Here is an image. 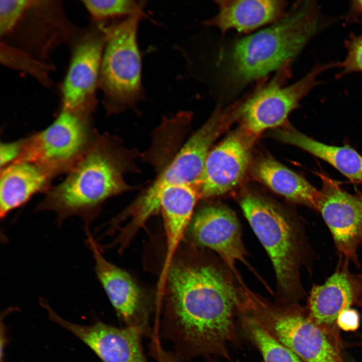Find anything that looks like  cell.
Segmentation results:
<instances>
[{"label": "cell", "mask_w": 362, "mask_h": 362, "mask_svg": "<svg viewBox=\"0 0 362 362\" xmlns=\"http://www.w3.org/2000/svg\"><path fill=\"white\" fill-rule=\"evenodd\" d=\"M98 133L91 113L62 107L49 126L26 137L23 151L15 162H34L54 178L73 167Z\"/></svg>", "instance_id": "obj_7"}, {"label": "cell", "mask_w": 362, "mask_h": 362, "mask_svg": "<svg viewBox=\"0 0 362 362\" xmlns=\"http://www.w3.org/2000/svg\"><path fill=\"white\" fill-rule=\"evenodd\" d=\"M86 234L97 277L118 315L126 327L149 334L150 313L140 289L129 273L104 257L89 230Z\"/></svg>", "instance_id": "obj_13"}, {"label": "cell", "mask_w": 362, "mask_h": 362, "mask_svg": "<svg viewBox=\"0 0 362 362\" xmlns=\"http://www.w3.org/2000/svg\"><path fill=\"white\" fill-rule=\"evenodd\" d=\"M336 324L338 327L344 330H356L359 325V317L357 311L350 308L343 311L338 315Z\"/></svg>", "instance_id": "obj_28"}, {"label": "cell", "mask_w": 362, "mask_h": 362, "mask_svg": "<svg viewBox=\"0 0 362 362\" xmlns=\"http://www.w3.org/2000/svg\"><path fill=\"white\" fill-rule=\"evenodd\" d=\"M275 135L327 162L348 179L362 180V155L351 147L325 144L290 126L278 130Z\"/></svg>", "instance_id": "obj_20"}, {"label": "cell", "mask_w": 362, "mask_h": 362, "mask_svg": "<svg viewBox=\"0 0 362 362\" xmlns=\"http://www.w3.org/2000/svg\"><path fill=\"white\" fill-rule=\"evenodd\" d=\"M188 229L197 244L216 252L237 280L242 281L236 262L251 267L245 258L239 221L231 209L221 205L204 206L193 216Z\"/></svg>", "instance_id": "obj_12"}, {"label": "cell", "mask_w": 362, "mask_h": 362, "mask_svg": "<svg viewBox=\"0 0 362 362\" xmlns=\"http://www.w3.org/2000/svg\"><path fill=\"white\" fill-rule=\"evenodd\" d=\"M199 198L195 187L187 185L170 186L160 195V209L164 220L166 246L165 260L158 284V291L163 290L168 270L188 229Z\"/></svg>", "instance_id": "obj_17"}, {"label": "cell", "mask_w": 362, "mask_h": 362, "mask_svg": "<svg viewBox=\"0 0 362 362\" xmlns=\"http://www.w3.org/2000/svg\"><path fill=\"white\" fill-rule=\"evenodd\" d=\"M0 216L5 218L15 209L25 204L35 195L46 194L54 178L34 162L13 163L1 169Z\"/></svg>", "instance_id": "obj_19"}, {"label": "cell", "mask_w": 362, "mask_h": 362, "mask_svg": "<svg viewBox=\"0 0 362 362\" xmlns=\"http://www.w3.org/2000/svg\"><path fill=\"white\" fill-rule=\"evenodd\" d=\"M219 11L204 24L218 28L222 33L235 29L251 32L264 25L275 23L286 14L287 4L275 0L216 1Z\"/></svg>", "instance_id": "obj_18"}, {"label": "cell", "mask_w": 362, "mask_h": 362, "mask_svg": "<svg viewBox=\"0 0 362 362\" xmlns=\"http://www.w3.org/2000/svg\"><path fill=\"white\" fill-rule=\"evenodd\" d=\"M88 12L96 19L126 16L128 17L143 12L144 1L130 0L83 1Z\"/></svg>", "instance_id": "obj_23"}, {"label": "cell", "mask_w": 362, "mask_h": 362, "mask_svg": "<svg viewBox=\"0 0 362 362\" xmlns=\"http://www.w3.org/2000/svg\"><path fill=\"white\" fill-rule=\"evenodd\" d=\"M338 61L318 63L300 80L287 86L291 64L284 65L267 83L257 88L234 109L242 126L258 136L264 130L284 124L300 101L318 84L324 71L338 67Z\"/></svg>", "instance_id": "obj_8"}, {"label": "cell", "mask_w": 362, "mask_h": 362, "mask_svg": "<svg viewBox=\"0 0 362 362\" xmlns=\"http://www.w3.org/2000/svg\"><path fill=\"white\" fill-rule=\"evenodd\" d=\"M314 1L297 2L270 27L241 39L228 56V83L238 90L291 64L309 41L327 24Z\"/></svg>", "instance_id": "obj_3"}, {"label": "cell", "mask_w": 362, "mask_h": 362, "mask_svg": "<svg viewBox=\"0 0 362 362\" xmlns=\"http://www.w3.org/2000/svg\"><path fill=\"white\" fill-rule=\"evenodd\" d=\"M248 334L260 350L265 362H304L261 327L242 318Z\"/></svg>", "instance_id": "obj_22"}, {"label": "cell", "mask_w": 362, "mask_h": 362, "mask_svg": "<svg viewBox=\"0 0 362 362\" xmlns=\"http://www.w3.org/2000/svg\"><path fill=\"white\" fill-rule=\"evenodd\" d=\"M318 175L322 186L316 210L329 228L340 257L358 266L357 249L362 244V195L348 193L324 173Z\"/></svg>", "instance_id": "obj_10"}, {"label": "cell", "mask_w": 362, "mask_h": 362, "mask_svg": "<svg viewBox=\"0 0 362 362\" xmlns=\"http://www.w3.org/2000/svg\"><path fill=\"white\" fill-rule=\"evenodd\" d=\"M134 157L116 137L98 133L64 180L50 188L35 211L54 212L59 225L78 216L89 228L106 200L130 190L124 175L134 169Z\"/></svg>", "instance_id": "obj_2"}, {"label": "cell", "mask_w": 362, "mask_h": 362, "mask_svg": "<svg viewBox=\"0 0 362 362\" xmlns=\"http://www.w3.org/2000/svg\"><path fill=\"white\" fill-rule=\"evenodd\" d=\"M167 284L164 336L185 358L211 354L227 356L228 345L237 338L234 314L244 283L216 263L172 262Z\"/></svg>", "instance_id": "obj_1"}, {"label": "cell", "mask_w": 362, "mask_h": 362, "mask_svg": "<svg viewBox=\"0 0 362 362\" xmlns=\"http://www.w3.org/2000/svg\"><path fill=\"white\" fill-rule=\"evenodd\" d=\"M346 55L344 59L339 62L340 69L337 78L355 72H362V33L351 34L345 42Z\"/></svg>", "instance_id": "obj_26"}, {"label": "cell", "mask_w": 362, "mask_h": 362, "mask_svg": "<svg viewBox=\"0 0 362 362\" xmlns=\"http://www.w3.org/2000/svg\"><path fill=\"white\" fill-rule=\"evenodd\" d=\"M349 262L340 257L334 273L323 284L313 286L309 298L310 318L338 337L336 321L339 314L352 305L362 304V276L351 273Z\"/></svg>", "instance_id": "obj_15"}, {"label": "cell", "mask_w": 362, "mask_h": 362, "mask_svg": "<svg viewBox=\"0 0 362 362\" xmlns=\"http://www.w3.org/2000/svg\"><path fill=\"white\" fill-rule=\"evenodd\" d=\"M105 35L85 37L76 46L62 87L63 108L91 113L96 106Z\"/></svg>", "instance_id": "obj_16"}, {"label": "cell", "mask_w": 362, "mask_h": 362, "mask_svg": "<svg viewBox=\"0 0 362 362\" xmlns=\"http://www.w3.org/2000/svg\"><path fill=\"white\" fill-rule=\"evenodd\" d=\"M229 123L221 112H214L195 132L145 192L134 202L131 210L141 223L160 209V197L174 185L195 186L202 173L209 149Z\"/></svg>", "instance_id": "obj_9"}, {"label": "cell", "mask_w": 362, "mask_h": 362, "mask_svg": "<svg viewBox=\"0 0 362 362\" xmlns=\"http://www.w3.org/2000/svg\"><path fill=\"white\" fill-rule=\"evenodd\" d=\"M26 138L11 142H1L0 145L1 169L14 163L23 151Z\"/></svg>", "instance_id": "obj_27"}, {"label": "cell", "mask_w": 362, "mask_h": 362, "mask_svg": "<svg viewBox=\"0 0 362 362\" xmlns=\"http://www.w3.org/2000/svg\"><path fill=\"white\" fill-rule=\"evenodd\" d=\"M242 210L270 257L280 292L293 298L301 293L299 270L304 255L297 222L272 201L249 193L240 201Z\"/></svg>", "instance_id": "obj_5"}, {"label": "cell", "mask_w": 362, "mask_h": 362, "mask_svg": "<svg viewBox=\"0 0 362 362\" xmlns=\"http://www.w3.org/2000/svg\"><path fill=\"white\" fill-rule=\"evenodd\" d=\"M257 136L242 126L209 152L202 173L195 186L199 198L225 194L242 180Z\"/></svg>", "instance_id": "obj_11"}, {"label": "cell", "mask_w": 362, "mask_h": 362, "mask_svg": "<svg viewBox=\"0 0 362 362\" xmlns=\"http://www.w3.org/2000/svg\"><path fill=\"white\" fill-rule=\"evenodd\" d=\"M238 312L304 362H345L339 337L318 326L297 306L274 303L246 288Z\"/></svg>", "instance_id": "obj_4"}, {"label": "cell", "mask_w": 362, "mask_h": 362, "mask_svg": "<svg viewBox=\"0 0 362 362\" xmlns=\"http://www.w3.org/2000/svg\"><path fill=\"white\" fill-rule=\"evenodd\" d=\"M144 15L140 12L104 30L99 85L109 114L132 108L143 96L137 30Z\"/></svg>", "instance_id": "obj_6"}, {"label": "cell", "mask_w": 362, "mask_h": 362, "mask_svg": "<svg viewBox=\"0 0 362 362\" xmlns=\"http://www.w3.org/2000/svg\"><path fill=\"white\" fill-rule=\"evenodd\" d=\"M350 14L354 17H362V0L351 1L350 4Z\"/></svg>", "instance_id": "obj_30"}, {"label": "cell", "mask_w": 362, "mask_h": 362, "mask_svg": "<svg viewBox=\"0 0 362 362\" xmlns=\"http://www.w3.org/2000/svg\"><path fill=\"white\" fill-rule=\"evenodd\" d=\"M41 306L50 320L79 339L104 362H147L141 344L142 335L136 329L102 322L87 325L74 323L57 314L47 301Z\"/></svg>", "instance_id": "obj_14"}, {"label": "cell", "mask_w": 362, "mask_h": 362, "mask_svg": "<svg viewBox=\"0 0 362 362\" xmlns=\"http://www.w3.org/2000/svg\"><path fill=\"white\" fill-rule=\"evenodd\" d=\"M150 346L151 353L157 362H179L172 354L165 351L160 346L156 337H154Z\"/></svg>", "instance_id": "obj_29"}, {"label": "cell", "mask_w": 362, "mask_h": 362, "mask_svg": "<svg viewBox=\"0 0 362 362\" xmlns=\"http://www.w3.org/2000/svg\"><path fill=\"white\" fill-rule=\"evenodd\" d=\"M254 172L275 193L292 202L316 210L319 190L304 177L269 157L259 161Z\"/></svg>", "instance_id": "obj_21"}, {"label": "cell", "mask_w": 362, "mask_h": 362, "mask_svg": "<svg viewBox=\"0 0 362 362\" xmlns=\"http://www.w3.org/2000/svg\"><path fill=\"white\" fill-rule=\"evenodd\" d=\"M37 2L28 0L1 1V36L9 33L16 26L25 12L33 7Z\"/></svg>", "instance_id": "obj_25"}, {"label": "cell", "mask_w": 362, "mask_h": 362, "mask_svg": "<svg viewBox=\"0 0 362 362\" xmlns=\"http://www.w3.org/2000/svg\"><path fill=\"white\" fill-rule=\"evenodd\" d=\"M1 45L3 46L1 49L4 51H1V53H3V56H1V58L3 57V60L2 61H3L5 65L27 71L28 73L36 76L43 81H48L47 68L44 65L33 60L24 53L21 52L17 49L9 47L5 44H1Z\"/></svg>", "instance_id": "obj_24"}]
</instances>
